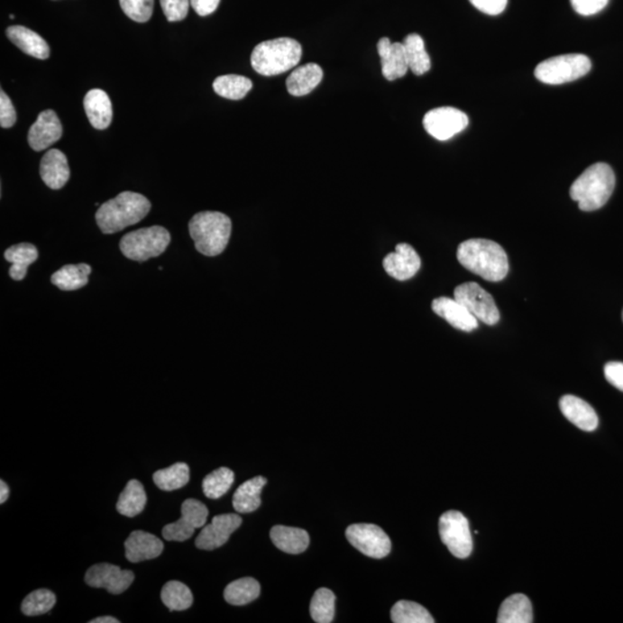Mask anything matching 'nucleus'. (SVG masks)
<instances>
[{"label":"nucleus","mask_w":623,"mask_h":623,"mask_svg":"<svg viewBox=\"0 0 623 623\" xmlns=\"http://www.w3.org/2000/svg\"><path fill=\"white\" fill-rule=\"evenodd\" d=\"M260 584L252 577L231 582L224 590L225 600L231 605L243 606L257 600L260 596Z\"/></svg>","instance_id":"obj_32"},{"label":"nucleus","mask_w":623,"mask_h":623,"mask_svg":"<svg viewBox=\"0 0 623 623\" xmlns=\"http://www.w3.org/2000/svg\"><path fill=\"white\" fill-rule=\"evenodd\" d=\"M252 87L253 84L249 78L236 76V74L218 77L213 84V88L217 95L234 101L244 98Z\"/></svg>","instance_id":"obj_33"},{"label":"nucleus","mask_w":623,"mask_h":623,"mask_svg":"<svg viewBox=\"0 0 623 623\" xmlns=\"http://www.w3.org/2000/svg\"><path fill=\"white\" fill-rule=\"evenodd\" d=\"M622 320H623V311H622Z\"/></svg>","instance_id":"obj_49"},{"label":"nucleus","mask_w":623,"mask_h":623,"mask_svg":"<svg viewBox=\"0 0 623 623\" xmlns=\"http://www.w3.org/2000/svg\"><path fill=\"white\" fill-rule=\"evenodd\" d=\"M234 481V473L228 468H220L209 473L202 481V490L209 499H220L230 490Z\"/></svg>","instance_id":"obj_38"},{"label":"nucleus","mask_w":623,"mask_h":623,"mask_svg":"<svg viewBox=\"0 0 623 623\" xmlns=\"http://www.w3.org/2000/svg\"><path fill=\"white\" fill-rule=\"evenodd\" d=\"M10 497V488L5 481H0V503H4Z\"/></svg>","instance_id":"obj_47"},{"label":"nucleus","mask_w":623,"mask_h":623,"mask_svg":"<svg viewBox=\"0 0 623 623\" xmlns=\"http://www.w3.org/2000/svg\"><path fill=\"white\" fill-rule=\"evenodd\" d=\"M147 503V494L142 482L132 480L127 482L117 502L118 513L126 518H135L142 514Z\"/></svg>","instance_id":"obj_31"},{"label":"nucleus","mask_w":623,"mask_h":623,"mask_svg":"<svg viewBox=\"0 0 623 623\" xmlns=\"http://www.w3.org/2000/svg\"><path fill=\"white\" fill-rule=\"evenodd\" d=\"M454 298L463 305L478 321L485 325H494L500 320V312L493 297L478 283L468 282L456 287Z\"/></svg>","instance_id":"obj_9"},{"label":"nucleus","mask_w":623,"mask_h":623,"mask_svg":"<svg viewBox=\"0 0 623 623\" xmlns=\"http://www.w3.org/2000/svg\"><path fill=\"white\" fill-rule=\"evenodd\" d=\"M408 69L415 76H424L431 69V58L425 49L424 40L418 34H410L403 41Z\"/></svg>","instance_id":"obj_30"},{"label":"nucleus","mask_w":623,"mask_h":623,"mask_svg":"<svg viewBox=\"0 0 623 623\" xmlns=\"http://www.w3.org/2000/svg\"><path fill=\"white\" fill-rule=\"evenodd\" d=\"M63 136V126L53 110H45L39 115L28 132V143L32 150L42 151L51 147Z\"/></svg>","instance_id":"obj_15"},{"label":"nucleus","mask_w":623,"mask_h":623,"mask_svg":"<svg viewBox=\"0 0 623 623\" xmlns=\"http://www.w3.org/2000/svg\"><path fill=\"white\" fill-rule=\"evenodd\" d=\"M191 0H160L169 23L181 22L187 18Z\"/></svg>","instance_id":"obj_41"},{"label":"nucleus","mask_w":623,"mask_h":623,"mask_svg":"<svg viewBox=\"0 0 623 623\" xmlns=\"http://www.w3.org/2000/svg\"><path fill=\"white\" fill-rule=\"evenodd\" d=\"M335 601L336 597L329 589L316 590L309 606L313 620L317 623L333 622L335 617Z\"/></svg>","instance_id":"obj_37"},{"label":"nucleus","mask_w":623,"mask_h":623,"mask_svg":"<svg viewBox=\"0 0 623 623\" xmlns=\"http://www.w3.org/2000/svg\"><path fill=\"white\" fill-rule=\"evenodd\" d=\"M560 410L569 422L579 427L584 432H593L597 430L600 419L595 408L585 402L584 399L576 398L573 395L563 396L560 399Z\"/></svg>","instance_id":"obj_20"},{"label":"nucleus","mask_w":623,"mask_h":623,"mask_svg":"<svg viewBox=\"0 0 623 623\" xmlns=\"http://www.w3.org/2000/svg\"><path fill=\"white\" fill-rule=\"evenodd\" d=\"M591 60L581 53H571L542 61L535 69V76L546 85H563L587 76Z\"/></svg>","instance_id":"obj_7"},{"label":"nucleus","mask_w":623,"mask_h":623,"mask_svg":"<svg viewBox=\"0 0 623 623\" xmlns=\"http://www.w3.org/2000/svg\"><path fill=\"white\" fill-rule=\"evenodd\" d=\"M378 52L385 79L394 81L406 76L408 66L403 43H391L388 37H383L378 42Z\"/></svg>","instance_id":"obj_17"},{"label":"nucleus","mask_w":623,"mask_h":623,"mask_svg":"<svg viewBox=\"0 0 623 623\" xmlns=\"http://www.w3.org/2000/svg\"><path fill=\"white\" fill-rule=\"evenodd\" d=\"M90 272L92 268L87 263L66 265L51 276V283L63 291L79 290L88 284Z\"/></svg>","instance_id":"obj_29"},{"label":"nucleus","mask_w":623,"mask_h":623,"mask_svg":"<svg viewBox=\"0 0 623 623\" xmlns=\"http://www.w3.org/2000/svg\"><path fill=\"white\" fill-rule=\"evenodd\" d=\"M151 208V201L142 194L123 192L100 206L96 223L103 234H113L142 221Z\"/></svg>","instance_id":"obj_2"},{"label":"nucleus","mask_w":623,"mask_h":623,"mask_svg":"<svg viewBox=\"0 0 623 623\" xmlns=\"http://www.w3.org/2000/svg\"><path fill=\"white\" fill-rule=\"evenodd\" d=\"M424 127L427 133L439 142H447L461 133L469 125V118L463 111L452 106H443L428 111L424 117Z\"/></svg>","instance_id":"obj_12"},{"label":"nucleus","mask_w":623,"mask_h":623,"mask_svg":"<svg viewBox=\"0 0 623 623\" xmlns=\"http://www.w3.org/2000/svg\"><path fill=\"white\" fill-rule=\"evenodd\" d=\"M90 623H119V620L117 618H113V617H100L94 618V620H90Z\"/></svg>","instance_id":"obj_48"},{"label":"nucleus","mask_w":623,"mask_h":623,"mask_svg":"<svg viewBox=\"0 0 623 623\" xmlns=\"http://www.w3.org/2000/svg\"><path fill=\"white\" fill-rule=\"evenodd\" d=\"M135 579L132 571H123L115 564L100 563L90 567L86 573V583L92 588L106 589L113 595H121L131 587Z\"/></svg>","instance_id":"obj_13"},{"label":"nucleus","mask_w":623,"mask_h":623,"mask_svg":"<svg viewBox=\"0 0 623 623\" xmlns=\"http://www.w3.org/2000/svg\"><path fill=\"white\" fill-rule=\"evenodd\" d=\"M345 535L353 547L370 558L382 559L391 551L389 537L375 524H353Z\"/></svg>","instance_id":"obj_10"},{"label":"nucleus","mask_w":623,"mask_h":623,"mask_svg":"<svg viewBox=\"0 0 623 623\" xmlns=\"http://www.w3.org/2000/svg\"><path fill=\"white\" fill-rule=\"evenodd\" d=\"M477 10L489 15H498L506 10L508 0H470Z\"/></svg>","instance_id":"obj_44"},{"label":"nucleus","mask_w":623,"mask_h":623,"mask_svg":"<svg viewBox=\"0 0 623 623\" xmlns=\"http://www.w3.org/2000/svg\"><path fill=\"white\" fill-rule=\"evenodd\" d=\"M124 14L135 23H147L154 11V0H119Z\"/></svg>","instance_id":"obj_40"},{"label":"nucleus","mask_w":623,"mask_h":623,"mask_svg":"<svg viewBox=\"0 0 623 623\" xmlns=\"http://www.w3.org/2000/svg\"><path fill=\"white\" fill-rule=\"evenodd\" d=\"M163 550L162 540L146 531L132 532L125 542L126 559L133 563L159 558Z\"/></svg>","instance_id":"obj_19"},{"label":"nucleus","mask_w":623,"mask_h":623,"mask_svg":"<svg viewBox=\"0 0 623 623\" xmlns=\"http://www.w3.org/2000/svg\"><path fill=\"white\" fill-rule=\"evenodd\" d=\"M441 540L449 552L459 559H465L472 553L473 542L468 518L460 511L451 510L440 518Z\"/></svg>","instance_id":"obj_8"},{"label":"nucleus","mask_w":623,"mask_h":623,"mask_svg":"<svg viewBox=\"0 0 623 623\" xmlns=\"http://www.w3.org/2000/svg\"><path fill=\"white\" fill-rule=\"evenodd\" d=\"M84 106L87 117L95 129H108L113 122V105L105 90L92 89L87 93Z\"/></svg>","instance_id":"obj_23"},{"label":"nucleus","mask_w":623,"mask_h":623,"mask_svg":"<svg viewBox=\"0 0 623 623\" xmlns=\"http://www.w3.org/2000/svg\"><path fill=\"white\" fill-rule=\"evenodd\" d=\"M163 604L170 610H185L191 608L193 595L191 590L179 581H170L160 591Z\"/></svg>","instance_id":"obj_36"},{"label":"nucleus","mask_w":623,"mask_h":623,"mask_svg":"<svg viewBox=\"0 0 623 623\" xmlns=\"http://www.w3.org/2000/svg\"><path fill=\"white\" fill-rule=\"evenodd\" d=\"M4 257L12 263L10 276L14 280H22L26 278L28 267L39 258V251L28 243H23L10 247L5 251Z\"/></svg>","instance_id":"obj_28"},{"label":"nucleus","mask_w":623,"mask_h":623,"mask_svg":"<svg viewBox=\"0 0 623 623\" xmlns=\"http://www.w3.org/2000/svg\"><path fill=\"white\" fill-rule=\"evenodd\" d=\"M616 188V175L606 163H596L589 167L573 181L571 197L583 212L604 207Z\"/></svg>","instance_id":"obj_3"},{"label":"nucleus","mask_w":623,"mask_h":623,"mask_svg":"<svg viewBox=\"0 0 623 623\" xmlns=\"http://www.w3.org/2000/svg\"><path fill=\"white\" fill-rule=\"evenodd\" d=\"M152 480L160 490H167V492L179 490L188 484L189 466L180 462L167 469L159 470L152 476Z\"/></svg>","instance_id":"obj_34"},{"label":"nucleus","mask_w":623,"mask_h":623,"mask_svg":"<svg viewBox=\"0 0 623 623\" xmlns=\"http://www.w3.org/2000/svg\"><path fill=\"white\" fill-rule=\"evenodd\" d=\"M208 515V508L204 503L196 499H188L181 506L179 521L168 524L163 527L164 539L169 542H185L192 537L194 531L206 526Z\"/></svg>","instance_id":"obj_11"},{"label":"nucleus","mask_w":623,"mask_h":623,"mask_svg":"<svg viewBox=\"0 0 623 623\" xmlns=\"http://www.w3.org/2000/svg\"><path fill=\"white\" fill-rule=\"evenodd\" d=\"M422 260L414 247L408 244H399L395 252L383 259V268L388 275L398 280H408L419 271Z\"/></svg>","instance_id":"obj_16"},{"label":"nucleus","mask_w":623,"mask_h":623,"mask_svg":"<svg viewBox=\"0 0 623 623\" xmlns=\"http://www.w3.org/2000/svg\"><path fill=\"white\" fill-rule=\"evenodd\" d=\"M41 179L51 189H60L68 183L69 171L68 158L63 151L51 150L45 152L40 164Z\"/></svg>","instance_id":"obj_21"},{"label":"nucleus","mask_w":623,"mask_h":623,"mask_svg":"<svg viewBox=\"0 0 623 623\" xmlns=\"http://www.w3.org/2000/svg\"><path fill=\"white\" fill-rule=\"evenodd\" d=\"M170 242L171 236L169 231L163 226L154 225L125 234L119 247L127 259L143 262L151 258L160 257L167 250Z\"/></svg>","instance_id":"obj_6"},{"label":"nucleus","mask_w":623,"mask_h":623,"mask_svg":"<svg viewBox=\"0 0 623 623\" xmlns=\"http://www.w3.org/2000/svg\"><path fill=\"white\" fill-rule=\"evenodd\" d=\"M462 266L489 282H500L509 271L508 255L498 243L489 239H469L457 249Z\"/></svg>","instance_id":"obj_1"},{"label":"nucleus","mask_w":623,"mask_h":623,"mask_svg":"<svg viewBox=\"0 0 623 623\" xmlns=\"http://www.w3.org/2000/svg\"><path fill=\"white\" fill-rule=\"evenodd\" d=\"M270 538L279 550L289 554H300L309 545L307 531L299 527L276 526L270 530Z\"/></svg>","instance_id":"obj_25"},{"label":"nucleus","mask_w":623,"mask_h":623,"mask_svg":"<svg viewBox=\"0 0 623 623\" xmlns=\"http://www.w3.org/2000/svg\"><path fill=\"white\" fill-rule=\"evenodd\" d=\"M604 374L610 385L623 391V362H608V364L605 365Z\"/></svg>","instance_id":"obj_45"},{"label":"nucleus","mask_w":623,"mask_h":623,"mask_svg":"<svg viewBox=\"0 0 623 623\" xmlns=\"http://www.w3.org/2000/svg\"><path fill=\"white\" fill-rule=\"evenodd\" d=\"M6 36L20 50L29 56L35 57L37 60H48L50 56L49 44L45 42L42 36L32 29L23 26H11L7 28Z\"/></svg>","instance_id":"obj_22"},{"label":"nucleus","mask_w":623,"mask_h":623,"mask_svg":"<svg viewBox=\"0 0 623 623\" xmlns=\"http://www.w3.org/2000/svg\"><path fill=\"white\" fill-rule=\"evenodd\" d=\"M301 56L303 49L299 42L282 37L258 44L252 52L251 64L254 71L261 76H279L296 68Z\"/></svg>","instance_id":"obj_4"},{"label":"nucleus","mask_w":623,"mask_h":623,"mask_svg":"<svg viewBox=\"0 0 623 623\" xmlns=\"http://www.w3.org/2000/svg\"><path fill=\"white\" fill-rule=\"evenodd\" d=\"M324 72L319 65L309 63L296 69L287 80L289 94L292 96H305L315 90L317 85L323 81Z\"/></svg>","instance_id":"obj_24"},{"label":"nucleus","mask_w":623,"mask_h":623,"mask_svg":"<svg viewBox=\"0 0 623 623\" xmlns=\"http://www.w3.org/2000/svg\"><path fill=\"white\" fill-rule=\"evenodd\" d=\"M16 122V113L14 103L11 102L7 94L2 90L0 92V125L3 129H10Z\"/></svg>","instance_id":"obj_42"},{"label":"nucleus","mask_w":623,"mask_h":623,"mask_svg":"<svg viewBox=\"0 0 623 623\" xmlns=\"http://www.w3.org/2000/svg\"><path fill=\"white\" fill-rule=\"evenodd\" d=\"M577 14L584 16L600 14L609 4V0H571Z\"/></svg>","instance_id":"obj_43"},{"label":"nucleus","mask_w":623,"mask_h":623,"mask_svg":"<svg viewBox=\"0 0 623 623\" xmlns=\"http://www.w3.org/2000/svg\"><path fill=\"white\" fill-rule=\"evenodd\" d=\"M395 623H435V620L424 606L414 601L399 600L390 612Z\"/></svg>","instance_id":"obj_35"},{"label":"nucleus","mask_w":623,"mask_h":623,"mask_svg":"<svg viewBox=\"0 0 623 623\" xmlns=\"http://www.w3.org/2000/svg\"><path fill=\"white\" fill-rule=\"evenodd\" d=\"M221 0H191V6L200 16H207L217 10Z\"/></svg>","instance_id":"obj_46"},{"label":"nucleus","mask_w":623,"mask_h":623,"mask_svg":"<svg viewBox=\"0 0 623 623\" xmlns=\"http://www.w3.org/2000/svg\"><path fill=\"white\" fill-rule=\"evenodd\" d=\"M242 518L236 514L217 515L212 523L202 527L196 540L199 550L213 551L228 542L230 536L241 527Z\"/></svg>","instance_id":"obj_14"},{"label":"nucleus","mask_w":623,"mask_h":623,"mask_svg":"<svg viewBox=\"0 0 623 623\" xmlns=\"http://www.w3.org/2000/svg\"><path fill=\"white\" fill-rule=\"evenodd\" d=\"M266 484V478L255 477L239 486L233 500L237 513L249 514L257 510L261 505V492Z\"/></svg>","instance_id":"obj_26"},{"label":"nucleus","mask_w":623,"mask_h":623,"mask_svg":"<svg viewBox=\"0 0 623 623\" xmlns=\"http://www.w3.org/2000/svg\"><path fill=\"white\" fill-rule=\"evenodd\" d=\"M499 623L534 622V609L529 598L522 593L510 596L502 602L498 616Z\"/></svg>","instance_id":"obj_27"},{"label":"nucleus","mask_w":623,"mask_h":623,"mask_svg":"<svg viewBox=\"0 0 623 623\" xmlns=\"http://www.w3.org/2000/svg\"><path fill=\"white\" fill-rule=\"evenodd\" d=\"M233 223L225 214L201 212L189 221V234L196 249L206 257H217L228 246Z\"/></svg>","instance_id":"obj_5"},{"label":"nucleus","mask_w":623,"mask_h":623,"mask_svg":"<svg viewBox=\"0 0 623 623\" xmlns=\"http://www.w3.org/2000/svg\"><path fill=\"white\" fill-rule=\"evenodd\" d=\"M56 604L55 593L50 590L39 589L36 591L29 593L24 598L22 605V610L24 616L36 617L42 616L51 610Z\"/></svg>","instance_id":"obj_39"},{"label":"nucleus","mask_w":623,"mask_h":623,"mask_svg":"<svg viewBox=\"0 0 623 623\" xmlns=\"http://www.w3.org/2000/svg\"><path fill=\"white\" fill-rule=\"evenodd\" d=\"M432 309L436 316L443 317L454 328L462 330V332L470 333L478 328L476 317L455 298L440 297V298L432 301Z\"/></svg>","instance_id":"obj_18"}]
</instances>
